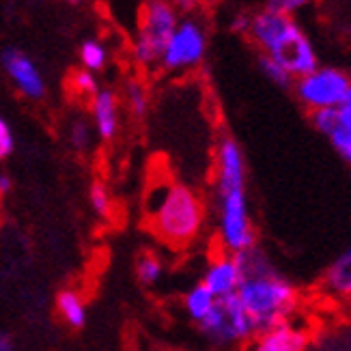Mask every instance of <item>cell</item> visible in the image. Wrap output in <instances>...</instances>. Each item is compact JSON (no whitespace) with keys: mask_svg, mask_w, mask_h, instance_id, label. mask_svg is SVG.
I'll use <instances>...</instances> for the list:
<instances>
[{"mask_svg":"<svg viewBox=\"0 0 351 351\" xmlns=\"http://www.w3.org/2000/svg\"><path fill=\"white\" fill-rule=\"evenodd\" d=\"M216 233L222 252L239 254L256 246V226L246 192V158L231 136L216 147Z\"/></svg>","mask_w":351,"mask_h":351,"instance_id":"1","label":"cell"},{"mask_svg":"<svg viewBox=\"0 0 351 351\" xmlns=\"http://www.w3.org/2000/svg\"><path fill=\"white\" fill-rule=\"evenodd\" d=\"M241 282L235 295L248 311L256 332L282 322H291L302 311V291L271 263L265 250L258 246L239 252Z\"/></svg>","mask_w":351,"mask_h":351,"instance_id":"2","label":"cell"},{"mask_svg":"<svg viewBox=\"0 0 351 351\" xmlns=\"http://www.w3.org/2000/svg\"><path fill=\"white\" fill-rule=\"evenodd\" d=\"M151 205V228L169 246L183 248L201 235L205 226V203L186 183H166L158 188Z\"/></svg>","mask_w":351,"mask_h":351,"instance_id":"3","label":"cell"},{"mask_svg":"<svg viewBox=\"0 0 351 351\" xmlns=\"http://www.w3.org/2000/svg\"><path fill=\"white\" fill-rule=\"evenodd\" d=\"M179 18L181 13L171 0H145L132 43V56L143 69L160 67L164 48L175 33Z\"/></svg>","mask_w":351,"mask_h":351,"instance_id":"4","label":"cell"},{"mask_svg":"<svg viewBox=\"0 0 351 351\" xmlns=\"http://www.w3.org/2000/svg\"><path fill=\"white\" fill-rule=\"evenodd\" d=\"M207 54V28L196 13H186L179 18L175 33L166 43L160 69L177 73L190 71L203 63Z\"/></svg>","mask_w":351,"mask_h":351,"instance_id":"5","label":"cell"},{"mask_svg":"<svg viewBox=\"0 0 351 351\" xmlns=\"http://www.w3.org/2000/svg\"><path fill=\"white\" fill-rule=\"evenodd\" d=\"M261 54L276 60L293 80L319 67L313 43L291 18H287L282 22V26L276 30V35L261 48Z\"/></svg>","mask_w":351,"mask_h":351,"instance_id":"6","label":"cell"},{"mask_svg":"<svg viewBox=\"0 0 351 351\" xmlns=\"http://www.w3.org/2000/svg\"><path fill=\"white\" fill-rule=\"evenodd\" d=\"M349 86H351L349 75L334 67H317L293 82L295 95L308 112L337 108L345 99Z\"/></svg>","mask_w":351,"mask_h":351,"instance_id":"7","label":"cell"},{"mask_svg":"<svg viewBox=\"0 0 351 351\" xmlns=\"http://www.w3.org/2000/svg\"><path fill=\"white\" fill-rule=\"evenodd\" d=\"M315 341V330L298 322H282L271 328L258 330L254 337L246 343L243 351H308Z\"/></svg>","mask_w":351,"mask_h":351,"instance_id":"8","label":"cell"},{"mask_svg":"<svg viewBox=\"0 0 351 351\" xmlns=\"http://www.w3.org/2000/svg\"><path fill=\"white\" fill-rule=\"evenodd\" d=\"M0 63H3L5 73L20 93L28 99H41L45 95V80L39 67L30 60L22 50L18 48H5L0 54Z\"/></svg>","mask_w":351,"mask_h":351,"instance_id":"9","label":"cell"},{"mask_svg":"<svg viewBox=\"0 0 351 351\" xmlns=\"http://www.w3.org/2000/svg\"><path fill=\"white\" fill-rule=\"evenodd\" d=\"M319 289L330 302L351 306V243H347L330 261L322 282H319Z\"/></svg>","mask_w":351,"mask_h":351,"instance_id":"10","label":"cell"},{"mask_svg":"<svg viewBox=\"0 0 351 351\" xmlns=\"http://www.w3.org/2000/svg\"><path fill=\"white\" fill-rule=\"evenodd\" d=\"M201 282L218 300L226 298V295H233L241 282V267L237 261V254L222 252L216 258H211Z\"/></svg>","mask_w":351,"mask_h":351,"instance_id":"11","label":"cell"},{"mask_svg":"<svg viewBox=\"0 0 351 351\" xmlns=\"http://www.w3.org/2000/svg\"><path fill=\"white\" fill-rule=\"evenodd\" d=\"M119 95L110 88H99L90 99V114H93V130L101 141L110 143L119 134Z\"/></svg>","mask_w":351,"mask_h":351,"instance_id":"12","label":"cell"},{"mask_svg":"<svg viewBox=\"0 0 351 351\" xmlns=\"http://www.w3.org/2000/svg\"><path fill=\"white\" fill-rule=\"evenodd\" d=\"M196 326H198V330H201L203 337L218 349H228V347L241 345L233 326H231V322H228V315H226L224 306L220 304V300L216 302V306H213Z\"/></svg>","mask_w":351,"mask_h":351,"instance_id":"13","label":"cell"},{"mask_svg":"<svg viewBox=\"0 0 351 351\" xmlns=\"http://www.w3.org/2000/svg\"><path fill=\"white\" fill-rule=\"evenodd\" d=\"M326 138L334 147V151L351 164V86L347 90L345 99L337 106V121H334L332 130L328 132Z\"/></svg>","mask_w":351,"mask_h":351,"instance_id":"14","label":"cell"},{"mask_svg":"<svg viewBox=\"0 0 351 351\" xmlns=\"http://www.w3.org/2000/svg\"><path fill=\"white\" fill-rule=\"evenodd\" d=\"M56 311L60 315V319L69 326L80 330L86 324V304L82 300L80 293L71 291V289H65L56 295Z\"/></svg>","mask_w":351,"mask_h":351,"instance_id":"15","label":"cell"},{"mask_svg":"<svg viewBox=\"0 0 351 351\" xmlns=\"http://www.w3.org/2000/svg\"><path fill=\"white\" fill-rule=\"evenodd\" d=\"M216 302H218V298L213 295L203 282H198L186 293V298H183V308H186L192 322L198 324L213 306H216Z\"/></svg>","mask_w":351,"mask_h":351,"instance_id":"16","label":"cell"},{"mask_svg":"<svg viewBox=\"0 0 351 351\" xmlns=\"http://www.w3.org/2000/svg\"><path fill=\"white\" fill-rule=\"evenodd\" d=\"M123 104L134 119H145L149 112V90L138 78H130L123 86Z\"/></svg>","mask_w":351,"mask_h":351,"instance_id":"17","label":"cell"},{"mask_svg":"<svg viewBox=\"0 0 351 351\" xmlns=\"http://www.w3.org/2000/svg\"><path fill=\"white\" fill-rule=\"evenodd\" d=\"M67 86L71 90V95L80 97V99H93L95 93L99 90V84H97V78L93 71H88L84 67L80 69H73L69 75H67Z\"/></svg>","mask_w":351,"mask_h":351,"instance_id":"18","label":"cell"},{"mask_svg":"<svg viewBox=\"0 0 351 351\" xmlns=\"http://www.w3.org/2000/svg\"><path fill=\"white\" fill-rule=\"evenodd\" d=\"M80 63L88 71H99L108 63V48L97 39H86L80 45Z\"/></svg>","mask_w":351,"mask_h":351,"instance_id":"19","label":"cell"},{"mask_svg":"<svg viewBox=\"0 0 351 351\" xmlns=\"http://www.w3.org/2000/svg\"><path fill=\"white\" fill-rule=\"evenodd\" d=\"M162 274H164V265L156 254H143L138 258V263H136V276L147 287L160 282Z\"/></svg>","mask_w":351,"mask_h":351,"instance_id":"20","label":"cell"},{"mask_svg":"<svg viewBox=\"0 0 351 351\" xmlns=\"http://www.w3.org/2000/svg\"><path fill=\"white\" fill-rule=\"evenodd\" d=\"M88 203L93 207V211L97 213L99 218H108L112 211V198L108 188L104 186L101 181H93L88 188Z\"/></svg>","mask_w":351,"mask_h":351,"instance_id":"21","label":"cell"},{"mask_svg":"<svg viewBox=\"0 0 351 351\" xmlns=\"http://www.w3.org/2000/svg\"><path fill=\"white\" fill-rule=\"evenodd\" d=\"M258 67H261V71L267 75V78L274 82V84H278V86H282V88H289V86H293V78L289 75L276 60H271L269 56H265V54H261L258 56Z\"/></svg>","mask_w":351,"mask_h":351,"instance_id":"22","label":"cell"},{"mask_svg":"<svg viewBox=\"0 0 351 351\" xmlns=\"http://www.w3.org/2000/svg\"><path fill=\"white\" fill-rule=\"evenodd\" d=\"M69 143L75 151H86L90 147V143H93V128L82 119L73 121L69 128Z\"/></svg>","mask_w":351,"mask_h":351,"instance_id":"23","label":"cell"},{"mask_svg":"<svg viewBox=\"0 0 351 351\" xmlns=\"http://www.w3.org/2000/svg\"><path fill=\"white\" fill-rule=\"evenodd\" d=\"M313 0H267V7L274 13H280V15H291L295 11H300L302 7L311 5Z\"/></svg>","mask_w":351,"mask_h":351,"instance_id":"24","label":"cell"},{"mask_svg":"<svg viewBox=\"0 0 351 351\" xmlns=\"http://www.w3.org/2000/svg\"><path fill=\"white\" fill-rule=\"evenodd\" d=\"M13 147H15V141H13V132L7 123V119L0 114V160H5L13 154Z\"/></svg>","mask_w":351,"mask_h":351,"instance_id":"25","label":"cell"},{"mask_svg":"<svg viewBox=\"0 0 351 351\" xmlns=\"http://www.w3.org/2000/svg\"><path fill=\"white\" fill-rule=\"evenodd\" d=\"M171 3L177 7L179 13L186 15V13H198L209 3V0H171Z\"/></svg>","mask_w":351,"mask_h":351,"instance_id":"26","label":"cell"},{"mask_svg":"<svg viewBox=\"0 0 351 351\" xmlns=\"http://www.w3.org/2000/svg\"><path fill=\"white\" fill-rule=\"evenodd\" d=\"M248 26H250V15H246V13H239L237 18L233 20V24H231V28L235 30L237 35H246Z\"/></svg>","mask_w":351,"mask_h":351,"instance_id":"27","label":"cell"},{"mask_svg":"<svg viewBox=\"0 0 351 351\" xmlns=\"http://www.w3.org/2000/svg\"><path fill=\"white\" fill-rule=\"evenodd\" d=\"M0 351H15V343L9 334H0Z\"/></svg>","mask_w":351,"mask_h":351,"instance_id":"28","label":"cell"},{"mask_svg":"<svg viewBox=\"0 0 351 351\" xmlns=\"http://www.w3.org/2000/svg\"><path fill=\"white\" fill-rule=\"evenodd\" d=\"M11 192V179L7 175H0V196Z\"/></svg>","mask_w":351,"mask_h":351,"instance_id":"29","label":"cell"},{"mask_svg":"<svg viewBox=\"0 0 351 351\" xmlns=\"http://www.w3.org/2000/svg\"><path fill=\"white\" fill-rule=\"evenodd\" d=\"M67 3H69V5H82L84 0H67Z\"/></svg>","mask_w":351,"mask_h":351,"instance_id":"30","label":"cell"},{"mask_svg":"<svg viewBox=\"0 0 351 351\" xmlns=\"http://www.w3.org/2000/svg\"><path fill=\"white\" fill-rule=\"evenodd\" d=\"M349 319H351V313H349Z\"/></svg>","mask_w":351,"mask_h":351,"instance_id":"31","label":"cell"}]
</instances>
